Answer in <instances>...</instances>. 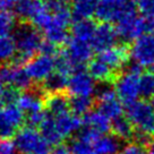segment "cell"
I'll return each mask as SVG.
<instances>
[{
	"mask_svg": "<svg viewBox=\"0 0 154 154\" xmlns=\"http://www.w3.org/2000/svg\"><path fill=\"white\" fill-rule=\"evenodd\" d=\"M83 121L81 117L67 112L60 116L47 113L43 122L40 126V131L51 145H61L60 143L70 137L81 129Z\"/></svg>",
	"mask_w": 154,
	"mask_h": 154,
	"instance_id": "cell-1",
	"label": "cell"
},
{
	"mask_svg": "<svg viewBox=\"0 0 154 154\" xmlns=\"http://www.w3.org/2000/svg\"><path fill=\"white\" fill-rule=\"evenodd\" d=\"M45 2L52 11L48 26L42 31L45 40L54 45L67 43V29L72 24V11L63 0H45Z\"/></svg>",
	"mask_w": 154,
	"mask_h": 154,
	"instance_id": "cell-2",
	"label": "cell"
},
{
	"mask_svg": "<svg viewBox=\"0 0 154 154\" xmlns=\"http://www.w3.org/2000/svg\"><path fill=\"white\" fill-rule=\"evenodd\" d=\"M126 118L137 130L140 142L154 135V106L145 100H138L126 108Z\"/></svg>",
	"mask_w": 154,
	"mask_h": 154,
	"instance_id": "cell-3",
	"label": "cell"
},
{
	"mask_svg": "<svg viewBox=\"0 0 154 154\" xmlns=\"http://www.w3.org/2000/svg\"><path fill=\"white\" fill-rule=\"evenodd\" d=\"M15 42L17 45L19 63H27L32 58L41 53L43 47V38L38 29L29 25H20L15 31Z\"/></svg>",
	"mask_w": 154,
	"mask_h": 154,
	"instance_id": "cell-4",
	"label": "cell"
},
{
	"mask_svg": "<svg viewBox=\"0 0 154 154\" xmlns=\"http://www.w3.org/2000/svg\"><path fill=\"white\" fill-rule=\"evenodd\" d=\"M137 13L136 0H99L95 16L102 23L117 24Z\"/></svg>",
	"mask_w": 154,
	"mask_h": 154,
	"instance_id": "cell-5",
	"label": "cell"
},
{
	"mask_svg": "<svg viewBox=\"0 0 154 154\" xmlns=\"http://www.w3.org/2000/svg\"><path fill=\"white\" fill-rule=\"evenodd\" d=\"M15 146L19 154H50L51 144L35 127L26 126L15 136Z\"/></svg>",
	"mask_w": 154,
	"mask_h": 154,
	"instance_id": "cell-6",
	"label": "cell"
},
{
	"mask_svg": "<svg viewBox=\"0 0 154 154\" xmlns=\"http://www.w3.org/2000/svg\"><path fill=\"white\" fill-rule=\"evenodd\" d=\"M142 72L137 67H130L121 72L116 78L115 91L122 103L127 106L135 101H138L140 94V83Z\"/></svg>",
	"mask_w": 154,
	"mask_h": 154,
	"instance_id": "cell-7",
	"label": "cell"
},
{
	"mask_svg": "<svg viewBox=\"0 0 154 154\" xmlns=\"http://www.w3.org/2000/svg\"><path fill=\"white\" fill-rule=\"evenodd\" d=\"M129 58L137 68H154V32H147L133 41Z\"/></svg>",
	"mask_w": 154,
	"mask_h": 154,
	"instance_id": "cell-8",
	"label": "cell"
},
{
	"mask_svg": "<svg viewBox=\"0 0 154 154\" xmlns=\"http://www.w3.org/2000/svg\"><path fill=\"white\" fill-rule=\"evenodd\" d=\"M57 57L45 53H38L25 65V70L32 82L44 83L56 72Z\"/></svg>",
	"mask_w": 154,
	"mask_h": 154,
	"instance_id": "cell-9",
	"label": "cell"
},
{
	"mask_svg": "<svg viewBox=\"0 0 154 154\" xmlns=\"http://www.w3.org/2000/svg\"><path fill=\"white\" fill-rule=\"evenodd\" d=\"M24 112L16 103L0 108V140H9L24 122Z\"/></svg>",
	"mask_w": 154,
	"mask_h": 154,
	"instance_id": "cell-10",
	"label": "cell"
},
{
	"mask_svg": "<svg viewBox=\"0 0 154 154\" xmlns=\"http://www.w3.org/2000/svg\"><path fill=\"white\" fill-rule=\"evenodd\" d=\"M79 140L91 144L99 154H118L121 149L120 140L115 134H97L85 128L79 136Z\"/></svg>",
	"mask_w": 154,
	"mask_h": 154,
	"instance_id": "cell-11",
	"label": "cell"
},
{
	"mask_svg": "<svg viewBox=\"0 0 154 154\" xmlns=\"http://www.w3.org/2000/svg\"><path fill=\"white\" fill-rule=\"evenodd\" d=\"M96 81L88 72L77 69L72 72L67 84V91L72 97H88L96 93Z\"/></svg>",
	"mask_w": 154,
	"mask_h": 154,
	"instance_id": "cell-12",
	"label": "cell"
},
{
	"mask_svg": "<svg viewBox=\"0 0 154 154\" xmlns=\"http://www.w3.org/2000/svg\"><path fill=\"white\" fill-rule=\"evenodd\" d=\"M96 100H97V110L108 116L112 121L122 117L124 112L122 101L117 95L115 88L110 86H103L97 92Z\"/></svg>",
	"mask_w": 154,
	"mask_h": 154,
	"instance_id": "cell-13",
	"label": "cell"
},
{
	"mask_svg": "<svg viewBox=\"0 0 154 154\" xmlns=\"http://www.w3.org/2000/svg\"><path fill=\"white\" fill-rule=\"evenodd\" d=\"M93 47L88 42H83L76 38L69 40L66 44V49L63 51V54L72 63V65L76 68H81L92 61L93 56Z\"/></svg>",
	"mask_w": 154,
	"mask_h": 154,
	"instance_id": "cell-14",
	"label": "cell"
},
{
	"mask_svg": "<svg viewBox=\"0 0 154 154\" xmlns=\"http://www.w3.org/2000/svg\"><path fill=\"white\" fill-rule=\"evenodd\" d=\"M0 75L4 83L13 90L27 91L32 85V79L25 70V67H22L19 63L2 67L0 69Z\"/></svg>",
	"mask_w": 154,
	"mask_h": 154,
	"instance_id": "cell-15",
	"label": "cell"
},
{
	"mask_svg": "<svg viewBox=\"0 0 154 154\" xmlns=\"http://www.w3.org/2000/svg\"><path fill=\"white\" fill-rule=\"evenodd\" d=\"M116 29H117L119 38L124 41H135L140 35L149 32L144 19L137 14L127 17L120 20L119 23H117Z\"/></svg>",
	"mask_w": 154,
	"mask_h": 154,
	"instance_id": "cell-16",
	"label": "cell"
},
{
	"mask_svg": "<svg viewBox=\"0 0 154 154\" xmlns=\"http://www.w3.org/2000/svg\"><path fill=\"white\" fill-rule=\"evenodd\" d=\"M15 103L23 112L27 113V117L45 113L44 111L45 102L38 92L32 91V90L24 91L17 95Z\"/></svg>",
	"mask_w": 154,
	"mask_h": 154,
	"instance_id": "cell-17",
	"label": "cell"
},
{
	"mask_svg": "<svg viewBox=\"0 0 154 154\" xmlns=\"http://www.w3.org/2000/svg\"><path fill=\"white\" fill-rule=\"evenodd\" d=\"M118 38L119 36L115 26H112L109 23H102L100 25H96L95 33L92 38L91 44L94 50L102 52L117 45L116 43Z\"/></svg>",
	"mask_w": 154,
	"mask_h": 154,
	"instance_id": "cell-18",
	"label": "cell"
},
{
	"mask_svg": "<svg viewBox=\"0 0 154 154\" xmlns=\"http://www.w3.org/2000/svg\"><path fill=\"white\" fill-rule=\"evenodd\" d=\"M128 57L129 51H127L121 45H115L108 50L102 51L99 54V58L102 61H104L113 72H117L121 67H124L128 60Z\"/></svg>",
	"mask_w": 154,
	"mask_h": 154,
	"instance_id": "cell-19",
	"label": "cell"
},
{
	"mask_svg": "<svg viewBox=\"0 0 154 154\" xmlns=\"http://www.w3.org/2000/svg\"><path fill=\"white\" fill-rule=\"evenodd\" d=\"M84 125L86 129L97 134H106L112 128V120L100 110L91 111L84 117Z\"/></svg>",
	"mask_w": 154,
	"mask_h": 154,
	"instance_id": "cell-20",
	"label": "cell"
},
{
	"mask_svg": "<svg viewBox=\"0 0 154 154\" xmlns=\"http://www.w3.org/2000/svg\"><path fill=\"white\" fill-rule=\"evenodd\" d=\"M96 29V25L91 19H77L72 25V38H76L83 42L91 43L92 38L94 36Z\"/></svg>",
	"mask_w": 154,
	"mask_h": 154,
	"instance_id": "cell-21",
	"label": "cell"
},
{
	"mask_svg": "<svg viewBox=\"0 0 154 154\" xmlns=\"http://www.w3.org/2000/svg\"><path fill=\"white\" fill-rule=\"evenodd\" d=\"M47 113L51 116H60L70 110V101L61 93L49 95L45 101Z\"/></svg>",
	"mask_w": 154,
	"mask_h": 154,
	"instance_id": "cell-22",
	"label": "cell"
},
{
	"mask_svg": "<svg viewBox=\"0 0 154 154\" xmlns=\"http://www.w3.org/2000/svg\"><path fill=\"white\" fill-rule=\"evenodd\" d=\"M99 0H74L72 11L77 19H90L96 15Z\"/></svg>",
	"mask_w": 154,
	"mask_h": 154,
	"instance_id": "cell-23",
	"label": "cell"
},
{
	"mask_svg": "<svg viewBox=\"0 0 154 154\" xmlns=\"http://www.w3.org/2000/svg\"><path fill=\"white\" fill-rule=\"evenodd\" d=\"M88 72L97 82H108L113 77L115 72L104 61L97 57L93 59L88 65Z\"/></svg>",
	"mask_w": 154,
	"mask_h": 154,
	"instance_id": "cell-24",
	"label": "cell"
},
{
	"mask_svg": "<svg viewBox=\"0 0 154 154\" xmlns=\"http://www.w3.org/2000/svg\"><path fill=\"white\" fill-rule=\"evenodd\" d=\"M69 77L70 76H68L66 74H63V72L56 70L43 83V88L45 90V92H48L49 95L61 93L63 90H67V84Z\"/></svg>",
	"mask_w": 154,
	"mask_h": 154,
	"instance_id": "cell-25",
	"label": "cell"
},
{
	"mask_svg": "<svg viewBox=\"0 0 154 154\" xmlns=\"http://www.w3.org/2000/svg\"><path fill=\"white\" fill-rule=\"evenodd\" d=\"M17 53L15 38L8 35H0V63H8Z\"/></svg>",
	"mask_w": 154,
	"mask_h": 154,
	"instance_id": "cell-26",
	"label": "cell"
},
{
	"mask_svg": "<svg viewBox=\"0 0 154 154\" xmlns=\"http://www.w3.org/2000/svg\"><path fill=\"white\" fill-rule=\"evenodd\" d=\"M137 11L144 19L149 32H154V0H136Z\"/></svg>",
	"mask_w": 154,
	"mask_h": 154,
	"instance_id": "cell-27",
	"label": "cell"
},
{
	"mask_svg": "<svg viewBox=\"0 0 154 154\" xmlns=\"http://www.w3.org/2000/svg\"><path fill=\"white\" fill-rule=\"evenodd\" d=\"M112 130L120 140H129L134 133V127L127 118L120 117V118L112 121Z\"/></svg>",
	"mask_w": 154,
	"mask_h": 154,
	"instance_id": "cell-28",
	"label": "cell"
},
{
	"mask_svg": "<svg viewBox=\"0 0 154 154\" xmlns=\"http://www.w3.org/2000/svg\"><path fill=\"white\" fill-rule=\"evenodd\" d=\"M140 94L145 101L154 99V72H142L140 83Z\"/></svg>",
	"mask_w": 154,
	"mask_h": 154,
	"instance_id": "cell-29",
	"label": "cell"
},
{
	"mask_svg": "<svg viewBox=\"0 0 154 154\" xmlns=\"http://www.w3.org/2000/svg\"><path fill=\"white\" fill-rule=\"evenodd\" d=\"M92 99L88 97H72L70 100V110L74 115L82 117L91 112Z\"/></svg>",
	"mask_w": 154,
	"mask_h": 154,
	"instance_id": "cell-30",
	"label": "cell"
},
{
	"mask_svg": "<svg viewBox=\"0 0 154 154\" xmlns=\"http://www.w3.org/2000/svg\"><path fill=\"white\" fill-rule=\"evenodd\" d=\"M15 16L9 10H0V35H8L15 29Z\"/></svg>",
	"mask_w": 154,
	"mask_h": 154,
	"instance_id": "cell-31",
	"label": "cell"
},
{
	"mask_svg": "<svg viewBox=\"0 0 154 154\" xmlns=\"http://www.w3.org/2000/svg\"><path fill=\"white\" fill-rule=\"evenodd\" d=\"M70 154H99L91 144L82 140H75L70 146Z\"/></svg>",
	"mask_w": 154,
	"mask_h": 154,
	"instance_id": "cell-32",
	"label": "cell"
},
{
	"mask_svg": "<svg viewBox=\"0 0 154 154\" xmlns=\"http://www.w3.org/2000/svg\"><path fill=\"white\" fill-rule=\"evenodd\" d=\"M118 154H149L147 149L142 142H130L121 147Z\"/></svg>",
	"mask_w": 154,
	"mask_h": 154,
	"instance_id": "cell-33",
	"label": "cell"
},
{
	"mask_svg": "<svg viewBox=\"0 0 154 154\" xmlns=\"http://www.w3.org/2000/svg\"><path fill=\"white\" fill-rule=\"evenodd\" d=\"M15 143L10 140H0V154H16Z\"/></svg>",
	"mask_w": 154,
	"mask_h": 154,
	"instance_id": "cell-34",
	"label": "cell"
},
{
	"mask_svg": "<svg viewBox=\"0 0 154 154\" xmlns=\"http://www.w3.org/2000/svg\"><path fill=\"white\" fill-rule=\"evenodd\" d=\"M50 154H70V149H68L65 145H58L51 151Z\"/></svg>",
	"mask_w": 154,
	"mask_h": 154,
	"instance_id": "cell-35",
	"label": "cell"
},
{
	"mask_svg": "<svg viewBox=\"0 0 154 154\" xmlns=\"http://www.w3.org/2000/svg\"><path fill=\"white\" fill-rule=\"evenodd\" d=\"M6 93H7V90L5 88V83H4L2 78H1V75H0V106L2 103H5Z\"/></svg>",
	"mask_w": 154,
	"mask_h": 154,
	"instance_id": "cell-36",
	"label": "cell"
},
{
	"mask_svg": "<svg viewBox=\"0 0 154 154\" xmlns=\"http://www.w3.org/2000/svg\"><path fill=\"white\" fill-rule=\"evenodd\" d=\"M11 4L10 0H0V10H8Z\"/></svg>",
	"mask_w": 154,
	"mask_h": 154,
	"instance_id": "cell-37",
	"label": "cell"
},
{
	"mask_svg": "<svg viewBox=\"0 0 154 154\" xmlns=\"http://www.w3.org/2000/svg\"><path fill=\"white\" fill-rule=\"evenodd\" d=\"M147 152H149V154H154V138L149 140V146H147Z\"/></svg>",
	"mask_w": 154,
	"mask_h": 154,
	"instance_id": "cell-38",
	"label": "cell"
},
{
	"mask_svg": "<svg viewBox=\"0 0 154 154\" xmlns=\"http://www.w3.org/2000/svg\"><path fill=\"white\" fill-rule=\"evenodd\" d=\"M10 1H11V2H17V4H18V2H22V1H26V0H10Z\"/></svg>",
	"mask_w": 154,
	"mask_h": 154,
	"instance_id": "cell-39",
	"label": "cell"
},
{
	"mask_svg": "<svg viewBox=\"0 0 154 154\" xmlns=\"http://www.w3.org/2000/svg\"><path fill=\"white\" fill-rule=\"evenodd\" d=\"M63 1H66V0H63Z\"/></svg>",
	"mask_w": 154,
	"mask_h": 154,
	"instance_id": "cell-40",
	"label": "cell"
},
{
	"mask_svg": "<svg viewBox=\"0 0 154 154\" xmlns=\"http://www.w3.org/2000/svg\"></svg>",
	"mask_w": 154,
	"mask_h": 154,
	"instance_id": "cell-41",
	"label": "cell"
},
{
	"mask_svg": "<svg viewBox=\"0 0 154 154\" xmlns=\"http://www.w3.org/2000/svg\"><path fill=\"white\" fill-rule=\"evenodd\" d=\"M153 106H154V104H153Z\"/></svg>",
	"mask_w": 154,
	"mask_h": 154,
	"instance_id": "cell-42",
	"label": "cell"
}]
</instances>
